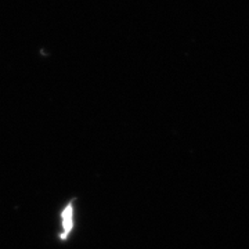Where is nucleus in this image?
<instances>
[{"label":"nucleus","mask_w":249,"mask_h":249,"mask_svg":"<svg viewBox=\"0 0 249 249\" xmlns=\"http://www.w3.org/2000/svg\"><path fill=\"white\" fill-rule=\"evenodd\" d=\"M72 205L68 208H65L64 213H62V238H65L68 235V232L71 231L72 227Z\"/></svg>","instance_id":"1"}]
</instances>
